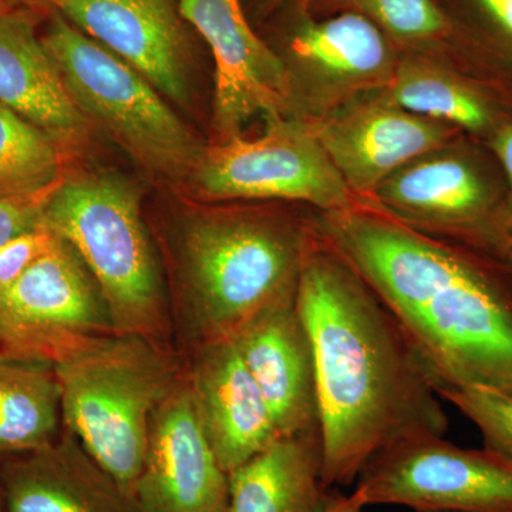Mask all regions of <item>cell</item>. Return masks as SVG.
<instances>
[{
    "mask_svg": "<svg viewBox=\"0 0 512 512\" xmlns=\"http://www.w3.org/2000/svg\"><path fill=\"white\" fill-rule=\"evenodd\" d=\"M296 301L315 359L328 490L356 484L403 441L446 436L440 396L396 316L318 224Z\"/></svg>",
    "mask_w": 512,
    "mask_h": 512,
    "instance_id": "obj_1",
    "label": "cell"
},
{
    "mask_svg": "<svg viewBox=\"0 0 512 512\" xmlns=\"http://www.w3.org/2000/svg\"><path fill=\"white\" fill-rule=\"evenodd\" d=\"M326 238L396 316L434 390L512 394V264L355 205L320 215Z\"/></svg>",
    "mask_w": 512,
    "mask_h": 512,
    "instance_id": "obj_2",
    "label": "cell"
},
{
    "mask_svg": "<svg viewBox=\"0 0 512 512\" xmlns=\"http://www.w3.org/2000/svg\"><path fill=\"white\" fill-rule=\"evenodd\" d=\"M315 215L222 211L188 225L184 291L198 342L235 338L256 315L298 292Z\"/></svg>",
    "mask_w": 512,
    "mask_h": 512,
    "instance_id": "obj_3",
    "label": "cell"
},
{
    "mask_svg": "<svg viewBox=\"0 0 512 512\" xmlns=\"http://www.w3.org/2000/svg\"><path fill=\"white\" fill-rule=\"evenodd\" d=\"M52 366L70 434L131 497L151 417L178 380L170 356L143 336L111 335Z\"/></svg>",
    "mask_w": 512,
    "mask_h": 512,
    "instance_id": "obj_4",
    "label": "cell"
},
{
    "mask_svg": "<svg viewBox=\"0 0 512 512\" xmlns=\"http://www.w3.org/2000/svg\"><path fill=\"white\" fill-rule=\"evenodd\" d=\"M43 224L82 258L117 335L156 342L165 323L163 286L136 190L111 175L60 180L47 197Z\"/></svg>",
    "mask_w": 512,
    "mask_h": 512,
    "instance_id": "obj_5",
    "label": "cell"
},
{
    "mask_svg": "<svg viewBox=\"0 0 512 512\" xmlns=\"http://www.w3.org/2000/svg\"><path fill=\"white\" fill-rule=\"evenodd\" d=\"M366 204L430 237L512 264L507 178L477 138L460 134L414 158Z\"/></svg>",
    "mask_w": 512,
    "mask_h": 512,
    "instance_id": "obj_6",
    "label": "cell"
},
{
    "mask_svg": "<svg viewBox=\"0 0 512 512\" xmlns=\"http://www.w3.org/2000/svg\"><path fill=\"white\" fill-rule=\"evenodd\" d=\"M43 42L83 116L97 121L148 170L194 173L204 148L143 74L53 12Z\"/></svg>",
    "mask_w": 512,
    "mask_h": 512,
    "instance_id": "obj_7",
    "label": "cell"
},
{
    "mask_svg": "<svg viewBox=\"0 0 512 512\" xmlns=\"http://www.w3.org/2000/svg\"><path fill=\"white\" fill-rule=\"evenodd\" d=\"M261 137L225 138L204 148L194 180L208 200L302 202L319 212L360 204L313 133L295 117H264Z\"/></svg>",
    "mask_w": 512,
    "mask_h": 512,
    "instance_id": "obj_8",
    "label": "cell"
},
{
    "mask_svg": "<svg viewBox=\"0 0 512 512\" xmlns=\"http://www.w3.org/2000/svg\"><path fill=\"white\" fill-rule=\"evenodd\" d=\"M111 335L117 333L99 285L72 245L57 235L0 293V356L55 365Z\"/></svg>",
    "mask_w": 512,
    "mask_h": 512,
    "instance_id": "obj_9",
    "label": "cell"
},
{
    "mask_svg": "<svg viewBox=\"0 0 512 512\" xmlns=\"http://www.w3.org/2000/svg\"><path fill=\"white\" fill-rule=\"evenodd\" d=\"M352 494L363 507L512 512V464L484 447H458L444 436L419 437L376 457L357 478Z\"/></svg>",
    "mask_w": 512,
    "mask_h": 512,
    "instance_id": "obj_10",
    "label": "cell"
},
{
    "mask_svg": "<svg viewBox=\"0 0 512 512\" xmlns=\"http://www.w3.org/2000/svg\"><path fill=\"white\" fill-rule=\"evenodd\" d=\"M400 55L392 40L363 16H315L303 9L284 55H278L288 77L286 116L311 123L363 94L387 89Z\"/></svg>",
    "mask_w": 512,
    "mask_h": 512,
    "instance_id": "obj_11",
    "label": "cell"
},
{
    "mask_svg": "<svg viewBox=\"0 0 512 512\" xmlns=\"http://www.w3.org/2000/svg\"><path fill=\"white\" fill-rule=\"evenodd\" d=\"M309 124L360 204L372 200L403 165L464 134L403 109L386 89L363 94Z\"/></svg>",
    "mask_w": 512,
    "mask_h": 512,
    "instance_id": "obj_12",
    "label": "cell"
},
{
    "mask_svg": "<svg viewBox=\"0 0 512 512\" xmlns=\"http://www.w3.org/2000/svg\"><path fill=\"white\" fill-rule=\"evenodd\" d=\"M131 498L138 512H225L228 474L208 441L187 380H177L151 417Z\"/></svg>",
    "mask_w": 512,
    "mask_h": 512,
    "instance_id": "obj_13",
    "label": "cell"
},
{
    "mask_svg": "<svg viewBox=\"0 0 512 512\" xmlns=\"http://www.w3.org/2000/svg\"><path fill=\"white\" fill-rule=\"evenodd\" d=\"M180 13L210 46L215 60L214 123L221 140L239 136L249 120L288 113L289 86L279 56L227 0H178Z\"/></svg>",
    "mask_w": 512,
    "mask_h": 512,
    "instance_id": "obj_14",
    "label": "cell"
},
{
    "mask_svg": "<svg viewBox=\"0 0 512 512\" xmlns=\"http://www.w3.org/2000/svg\"><path fill=\"white\" fill-rule=\"evenodd\" d=\"M57 12L164 97L188 103L187 37L170 0H64Z\"/></svg>",
    "mask_w": 512,
    "mask_h": 512,
    "instance_id": "obj_15",
    "label": "cell"
},
{
    "mask_svg": "<svg viewBox=\"0 0 512 512\" xmlns=\"http://www.w3.org/2000/svg\"><path fill=\"white\" fill-rule=\"evenodd\" d=\"M296 293L256 315L234 338L282 437L320 433L315 359Z\"/></svg>",
    "mask_w": 512,
    "mask_h": 512,
    "instance_id": "obj_16",
    "label": "cell"
},
{
    "mask_svg": "<svg viewBox=\"0 0 512 512\" xmlns=\"http://www.w3.org/2000/svg\"><path fill=\"white\" fill-rule=\"evenodd\" d=\"M187 382L225 473L281 439L264 394L245 366L234 338L200 343Z\"/></svg>",
    "mask_w": 512,
    "mask_h": 512,
    "instance_id": "obj_17",
    "label": "cell"
},
{
    "mask_svg": "<svg viewBox=\"0 0 512 512\" xmlns=\"http://www.w3.org/2000/svg\"><path fill=\"white\" fill-rule=\"evenodd\" d=\"M8 512H138L72 434L0 468Z\"/></svg>",
    "mask_w": 512,
    "mask_h": 512,
    "instance_id": "obj_18",
    "label": "cell"
},
{
    "mask_svg": "<svg viewBox=\"0 0 512 512\" xmlns=\"http://www.w3.org/2000/svg\"><path fill=\"white\" fill-rule=\"evenodd\" d=\"M0 103L63 147L77 143L86 131V117L37 33L35 10L0 8Z\"/></svg>",
    "mask_w": 512,
    "mask_h": 512,
    "instance_id": "obj_19",
    "label": "cell"
},
{
    "mask_svg": "<svg viewBox=\"0 0 512 512\" xmlns=\"http://www.w3.org/2000/svg\"><path fill=\"white\" fill-rule=\"evenodd\" d=\"M386 90L403 109L485 144L512 124V93L439 57L402 53Z\"/></svg>",
    "mask_w": 512,
    "mask_h": 512,
    "instance_id": "obj_20",
    "label": "cell"
},
{
    "mask_svg": "<svg viewBox=\"0 0 512 512\" xmlns=\"http://www.w3.org/2000/svg\"><path fill=\"white\" fill-rule=\"evenodd\" d=\"M332 494L320 433L281 437L228 474L225 512H322Z\"/></svg>",
    "mask_w": 512,
    "mask_h": 512,
    "instance_id": "obj_21",
    "label": "cell"
},
{
    "mask_svg": "<svg viewBox=\"0 0 512 512\" xmlns=\"http://www.w3.org/2000/svg\"><path fill=\"white\" fill-rule=\"evenodd\" d=\"M305 10L315 16L356 13L382 30L400 52L439 57L487 80L458 46L434 0H305Z\"/></svg>",
    "mask_w": 512,
    "mask_h": 512,
    "instance_id": "obj_22",
    "label": "cell"
},
{
    "mask_svg": "<svg viewBox=\"0 0 512 512\" xmlns=\"http://www.w3.org/2000/svg\"><path fill=\"white\" fill-rule=\"evenodd\" d=\"M485 79L512 93V0H434Z\"/></svg>",
    "mask_w": 512,
    "mask_h": 512,
    "instance_id": "obj_23",
    "label": "cell"
},
{
    "mask_svg": "<svg viewBox=\"0 0 512 512\" xmlns=\"http://www.w3.org/2000/svg\"><path fill=\"white\" fill-rule=\"evenodd\" d=\"M63 146L0 103V197L45 194L62 180Z\"/></svg>",
    "mask_w": 512,
    "mask_h": 512,
    "instance_id": "obj_24",
    "label": "cell"
},
{
    "mask_svg": "<svg viewBox=\"0 0 512 512\" xmlns=\"http://www.w3.org/2000/svg\"><path fill=\"white\" fill-rule=\"evenodd\" d=\"M437 394L480 430L484 448L512 464V394L483 387H448Z\"/></svg>",
    "mask_w": 512,
    "mask_h": 512,
    "instance_id": "obj_25",
    "label": "cell"
},
{
    "mask_svg": "<svg viewBox=\"0 0 512 512\" xmlns=\"http://www.w3.org/2000/svg\"><path fill=\"white\" fill-rule=\"evenodd\" d=\"M56 234L43 227L25 232L0 247V293L25 274L55 242Z\"/></svg>",
    "mask_w": 512,
    "mask_h": 512,
    "instance_id": "obj_26",
    "label": "cell"
},
{
    "mask_svg": "<svg viewBox=\"0 0 512 512\" xmlns=\"http://www.w3.org/2000/svg\"><path fill=\"white\" fill-rule=\"evenodd\" d=\"M52 190L32 197H0V247L10 239L45 225L43 208Z\"/></svg>",
    "mask_w": 512,
    "mask_h": 512,
    "instance_id": "obj_27",
    "label": "cell"
},
{
    "mask_svg": "<svg viewBox=\"0 0 512 512\" xmlns=\"http://www.w3.org/2000/svg\"><path fill=\"white\" fill-rule=\"evenodd\" d=\"M487 146L497 157L498 163L503 168L505 178H507L508 210H510L512 222V124L501 130L493 140L488 141Z\"/></svg>",
    "mask_w": 512,
    "mask_h": 512,
    "instance_id": "obj_28",
    "label": "cell"
},
{
    "mask_svg": "<svg viewBox=\"0 0 512 512\" xmlns=\"http://www.w3.org/2000/svg\"><path fill=\"white\" fill-rule=\"evenodd\" d=\"M366 507L355 497V495H343L336 493V512H366Z\"/></svg>",
    "mask_w": 512,
    "mask_h": 512,
    "instance_id": "obj_29",
    "label": "cell"
},
{
    "mask_svg": "<svg viewBox=\"0 0 512 512\" xmlns=\"http://www.w3.org/2000/svg\"><path fill=\"white\" fill-rule=\"evenodd\" d=\"M9 5L13 6V3L18 5L26 6L28 9H53L57 10L64 0H6Z\"/></svg>",
    "mask_w": 512,
    "mask_h": 512,
    "instance_id": "obj_30",
    "label": "cell"
},
{
    "mask_svg": "<svg viewBox=\"0 0 512 512\" xmlns=\"http://www.w3.org/2000/svg\"><path fill=\"white\" fill-rule=\"evenodd\" d=\"M227 3L231 6L232 12L235 13V16H237L244 25L251 26L249 25L247 15H245L244 6H242L241 0H227Z\"/></svg>",
    "mask_w": 512,
    "mask_h": 512,
    "instance_id": "obj_31",
    "label": "cell"
},
{
    "mask_svg": "<svg viewBox=\"0 0 512 512\" xmlns=\"http://www.w3.org/2000/svg\"><path fill=\"white\" fill-rule=\"evenodd\" d=\"M322 512H336V491H333L332 498H330L329 504L326 505L325 510Z\"/></svg>",
    "mask_w": 512,
    "mask_h": 512,
    "instance_id": "obj_32",
    "label": "cell"
},
{
    "mask_svg": "<svg viewBox=\"0 0 512 512\" xmlns=\"http://www.w3.org/2000/svg\"><path fill=\"white\" fill-rule=\"evenodd\" d=\"M0 512H8L6 511L5 501H3L2 491H0Z\"/></svg>",
    "mask_w": 512,
    "mask_h": 512,
    "instance_id": "obj_33",
    "label": "cell"
},
{
    "mask_svg": "<svg viewBox=\"0 0 512 512\" xmlns=\"http://www.w3.org/2000/svg\"><path fill=\"white\" fill-rule=\"evenodd\" d=\"M264 2L268 6H275L276 3L282 2V0H264Z\"/></svg>",
    "mask_w": 512,
    "mask_h": 512,
    "instance_id": "obj_34",
    "label": "cell"
},
{
    "mask_svg": "<svg viewBox=\"0 0 512 512\" xmlns=\"http://www.w3.org/2000/svg\"><path fill=\"white\" fill-rule=\"evenodd\" d=\"M5 6H12V5H9V3L6 2V0H0V8H5Z\"/></svg>",
    "mask_w": 512,
    "mask_h": 512,
    "instance_id": "obj_35",
    "label": "cell"
}]
</instances>
